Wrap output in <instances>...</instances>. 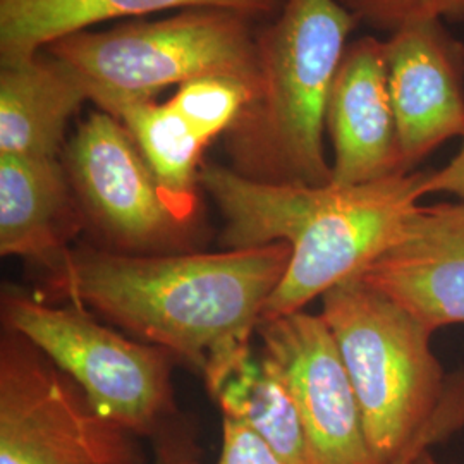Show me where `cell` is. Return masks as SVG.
<instances>
[{"label":"cell","instance_id":"obj_16","mask_svg":"<svg viewBox=\"0 0 464 464\" xmlns=\"http://www.w3.org/2000/svg\"><path fill=\"white\" fill-rule=\"evenodd\" d=\"M222 415L245 423L287 464H308L298 410L276 366L251 344L205 377Z\"/></svg>","mask_w":464,"mask_h":464},{"label":"cell","instance_id":"obj_18","mask_svg":"<svg viewBox=\"0 0 464 464\" xmlns=\"http://www.w3.org/2000/svg\"><path fill=\"white\" fill-rule=\"evenodd\" d=\"M248 83L227 76H203L178 86L167 100L183 117L199 140L208 145L217 136L231 130L236 119L253 99Z\"/></svg>","mask_w":464,"mask_h":464},{"label":"cell","instance_id":"obj_8","mask_svg":"<svg viewBox=\"0 0 464 464\" xmlns=\"http://www.w3.org/2000/svg\"><path fill=\"white\" fill-rule=\"evenodd\" d=\"M63 153L84 222L102 234L112 251L164 255L186 245L193 226L172 210L116 117L93 111Z\"/></svg>","mask_w":464,"mask_h":464},{"label":"cell","instance_id":"obj_9","mask_svg":"<svg viewBox=\"0 0 464 464\" xmlns=\"http://www.w3.org/2000/svg\"><path fill=\"white\" fill-rule=\"evenodd\" d=\"M262 353L285 383L306 440L308 464H379L331 329L303 310L262 320Z\"/></svg>","mask_w":464,"mask_h":464},{"label":"cell","instance_id":"obj_6","mask_svg":"<svg viewBox=\"0 0 464 464\" xmlns=\"http://www.w3.org/2000/svg\"><path fill=\"white\" fill-rule=\"evenodd\" d=\"M9 331L40 349L74 382L102 418L134 435L153 437L174 418L170 353L103 327L82 306L57 308L5 289Z\"/></svg>","mask_w":464,"mask_h":464},{"label":"cell","instance_id":"obj_17","mask_svg":"<svg viewBox=\"0 0 464 464\" xmlns=\"http://www.w3.org/2000/svg\"><path fill=\"white\" fill-rule=\"evenodd\" d=\"M133 138L172 210L188 224L198 214L197 188L205 143L183 117L155 99H116L100 105Z\"/></svg>","mask_w":464,"mask_h":464},{"label":"cell","instance_id":"obj_2","mask_svg":"<svg viewBox=\"0 0 464 464\" xmlns=\"http://www.w3.org/2000/svg\"><path fill=\"white\" fill-rule=\"evenodd\" d=\"M425 170L354 186L258 183L231 167L201 166L199 186L224 218L222 246L284 243L291 260L264 316L287 315L360 276L396 246L425 195Z\"/></svg>","mask_w":464,"mask_h":464},{"label":"cell","instance_id":"obj_7","mask_svg":"<svg viewBox=\"0 0 464 464\" xmlns=\"http://www.w3.org/2000/svg\"><path fill=\"white\" fill-rule=\"evenodd\" d=\"M136 435L16 332L0 348V464H143Z\"/></svg>","mask_w":464,"mask_h":464},{"label":"cell","instance_id":"obj_4","mask_svg":"<svg viewBox=\"0 0 464 464\" xmlns=\"http://www.w3.org/2000/svg\"><path fill=\"white\" fill-rule=\"evenodd\" d=\"M331 329L362 408L366 440L391 464L435 411L449 375L431 351L433 332L394 299L353 277L322 296Z\"/></svg>","mask_w":464,"mask_h":464},{"label":"cell","instance_id":"obj_21","mask_svg":"<svg viewBox=\"0 0 464 464\" xmlns=\"http://www.w3.org/2000/svg\"><path fill=\"white\" fill-rule=\"evenodd\" d=\"M195 464H201L197 461ZM216 464H287L245 423L222 418V446Z\"/></svg>","mask_w":464,"mask_h":464},{"label":"cell","instance_id":"obj_22","mask_svg":"<svg viewBox=\"0 0 464 464\" xmlns=\"http://www.w3.org/2000/svg\"><path fill=\"white\" fill-rule=\"evenodd\" d=\"M153 464H195L199 449L193 429L186 421L170 418L153 437Z\"/></svg>","mask_w":464,"mask_h":464},{"label":"cell","instance_id":"obj_10","mask_svg":"<svg viewBox=\"0 0 464 464\" xmlns=\"http://www.w3.org/2000/svg\"><path fill=\"white\" fill-rule=\"evenodd\" d=\"M404 166L464 136V44L442 21L413 23L383 42Z\"/></svg>","mask_w":464,"mask_h":464},{"label":"cell","instance_id":"obj_19","mask_svg":"<svg viewBox=\"0 0 464 464\" xmlns=\"http://www.w3.org/2000/svg\"><path fill=\"white\" fill-rule=\"evenodd\" d=\"M360 23L382 32L423 21H461L464 0H341Z\"/></svg>","mask_w":464,"mask_h":464},{"label":"cell","instance_id":"obj_11","mask_svg":"<svg viewBox=\"0 0 464 464\" xmlns=\"http://www.w3.org/2000/svg\"><path fill=\"white\" fill-rule=\"evenodd\" d=\"M325 128L331 134L332 184L354 186L408 174L389 88L385 44L351 42L332 84Z\"/></svg>","mask_w":464,"mask_h":464},{"label":"cell","instance_id":"obj_15","mask_svg":"<svg viewBox=\"0 0 464 464\" xmlns=\"http://www.w3.org/2000/svg\"><path fill=\"white\" fill-rule=\"evenodd\" d=\"M285 0H0V63L26 59L52 42L114 17L217 9L239 16L279 14Z\"/></svg>","mask_w":464,"mask_h":464},{"label":"cell","instance_id":"obj_14","mask_svg":"<svg viewBox=\"0 0 464 464\" xmlns=\"http://www.w3.org/2000/svg\"><path fill=\"white\" fill-rule=\"evenodd\" d=\"M0 67V155L61 159L83 82L45 50Z\"/></svg>","mask_w":464,"mask_h":464},{"label":"cell","instance_id":"obj_1","mask_svg":"<svg viewBox=\"0 0 464 464\" xmlns=\"http://www.w3.org/2000/svg\"><path fill=\"white\" fill-rule=\"evenodd\" d=\"M291 260L284 243L218 253L130 255L71 249L52 289L205 377L249 346Z\"/></svg>","mask_w":464,"mask_h":464},{"label":"cell","instance_id":"obj_20","mask_svg":"<svg viewBox=\"0 0 464 464\" xmlns=\"http://www.w3.org/2000/svg\"><path fill=\"white\" fill-rule=\"evenodd\" d=\"M464 429V373L449 375L448 389L435 411L391 464H416L431 446Z\"/></svg>","mask_w":464,"mask_h":464},{"label":"cell","instance_id":"obj_5","mask_svg":"<svg viewBox=\"0 0 464 464\" xmlns=\"http://www.w3.org/2000/svg\"><path fill=\"white\" fill-rule=\"evenodd\" d=\"M83 82L97 107L109 100L155 99L167 86L227 76L258 86V49L248 17L188 9L153 23L82 30L45 47ZM255 95V93H253Z\"/></svg>","mask_w":464,"mask_h":464},{"label":"cell","instance_id":"obj_3","mask_svg":"<svg viewBox=\"0 0 464 464\" xmlns=\"http://www.w3.org/2000/svg\"><path fill=\"white\" fill-rule=\"evenodd\" d=\"M360 21L341 0H285L256 36L258 86L226 136L231 169L258 183L327 186L332 84Z\"/></svg>","mask_w":464,"mask_h":464},{"label":"cell","instance_id":"obj_24","mask_svg":"<svg viewBox=\"0 0 464 464\" xmlns=\"http://www.w3.org/2000/svg\"><path fill=\"white\" fill-rule=\"evenodd\" d=\"M416 464H446L442 463V461H439V459H435L433 456H431L430 450H427L418 461H416Z\"/></svg>","mask_w":464,"mask_h":464},{"label":"cell","instance_id":"obj_23","mask_svg":"<svg viewBox=\"0 0 464 464\" xmlns=\"http://www.w3.org/2000/svg\"><path fill=\"white\" fill-rule=\"evenodd\" d=\"M448 193L464 201V136L458 153L439 170L427 174L425 195Z\"/></svg>","mask_w":464,"mask_h":464},{"label":"cell","instance_id":"obj_13","mask_svg":"<svg viewBox=\"0 0 464 464\" xmlns=\"http://www.w3.org/2000/svg\"><path fill=\"white\" fill-rule=\"evenodd\" d=\"M84 216L61 159L0 155V253L57 270Z\"/></svg>","mask_w":464,"mask_h":464},{"label":"cell","instance_id":"obj_12","mask_svg":"<svg viewBox=\"0 0 464 464\" xmlns=\"http://www.w3.org/2000/svg\"><path fill=\"white\" fill-rule=\"evenodd\" d=\"M356 277L433 334L464 324V201L421 205L398 245Z\"/></svg>","mask_w":464,"mask_h":464}]
</instances>
